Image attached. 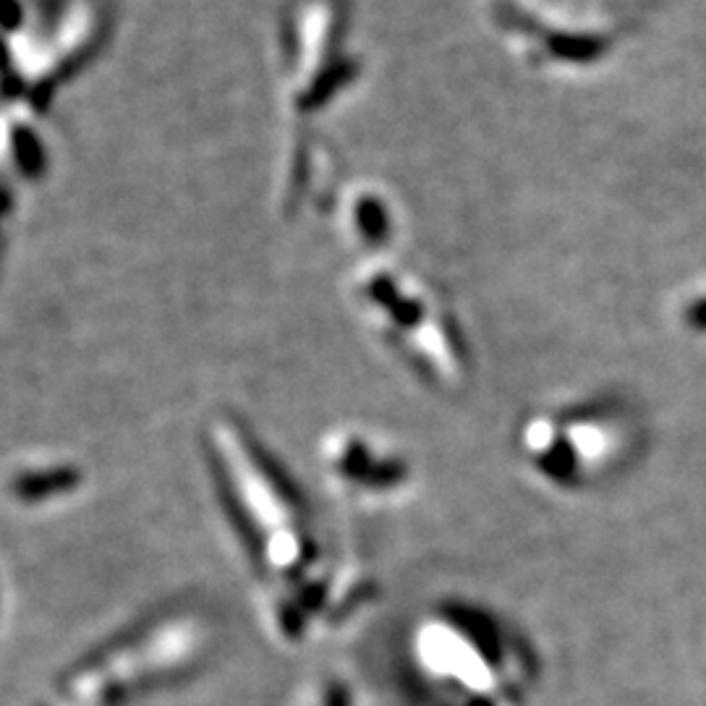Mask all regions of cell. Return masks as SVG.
<instances>
[{
    "label": "cell",
    "instance_id": "cell-1",
    "mask_svg": "<svg viewBox=\"0 0 706 706\" xmlns=\"http://www.w3.org/2000/svg\"><path fill=\"white\" fill-rule=\"evenodd\" d=\"M202 450L217 502L262 586L296 581L325 562L304 492L236 414H215Z\"/></svg>",
    "mask_w": 706,
    "mask_h": 706
},
{
    "label": "cell",
    "instance_id": "cell-2",
    "mask_svg": "<svg viewBox=\"0 0 706 706\" xmlns=\"http://www.w3.org/2000/svg\"><path fill=\"white\" fill-rule=\"evenodd\" d=\"M409 651L434 706H529L537 678L529 644L484 607H432L411 630Z\"/></svg>",
    "mask_w": 706,
    "mask_h": 706
},
{
    "label": "cell",
    "instance_id": "cell-3",
    "mask_svg": "<svg viewBox=\"0 0 706 706\" xmlns=\"http://www.w3.org/2000/svg\"><path fill=\"white\" fill-rule=\"evenodd\" d=\"M353 310L405 370L434 393H461L474 372L469 335L453 304L422 273L390 257L353 269Z\"/></svg>",
    "mask_w": 706,
    "mask_h": 706
},
{
    "label": "cell",
    "instance_id": "cell-4",
    "mask_svg": "<svg viewBox=\"0 0 706 706\" xmlns=\"http://www.w3.org/2000/svg\"><path fill=\"white\" fill-rule=\"evenodd\" d=\"M651 0H599L589 6L545 0H487L484 17L518 63L547 77L602 69L641 32Z\"/></svg>",
    "mask_w": 706,
    "mask_h": 706
},
{
    "label": "cell",
    "instance_id": "cell-5",
    "mask_svg": "<svg viewBox=\"0 0 706 706\" xmlns=\"http://www.w3.org/2000/svg\"><path fill=\"white\" fill-rule=\"evenodd\" d=\"M641 442L628 403L589 398L531 411L516 430V450L537 479L560 492L591 490L634 461Z\"/></svg>",
    "mask_w": 706,
    "mask_h": 706
},
{
    "label": "cell",
    "instance_id": "cell-6",
    "mask_svg": "<svg viewBox=\"0 0 706 706\" xmlns=\"http://www.w3.org/2000/svg\"><path fill=\"white\" fill-rule=\"evenodd\" d=\"M209 630L192 612H168L124 630L63 680L71 706H124L134 696L186 678L205 657Z\"/></svg>",
    "mask_w": 706,
    "mask_h": 706
},
{
    "label": "cell",
    "instance_id": "cell-7",
    "mask_svg": "<svg viewBox=\"0 0 706 706\" xmlns=\"http://www.w3.org/2000/svg\"><path fill=\"white\" fill-rule=\"evenodd\" d=\"M285 108L293 121L317 118L364 77V58L351 50L343 0H304L283 37Z\"/></svg>",
    "mask_w": 706,
    "mask_h": 706
},
{
    "label": "cell",
    "instance_id": "cell-8",
    "mask_svg": "<svg viewBox=\"0 0 706 706\" xmlns=\"http://www.w3.org/2000/svg\"><path fill=\"white\" fill-rule=\"evenodd\" d=\"M325 482L337 498L362 508L405 500L416 487V465L409 453L382 432L337 426L320 445Z\"/></svg>",
    "mask_w": 706,
    "mask_h": 706
},
{
    "label": "cell",
    "instance_id": "cell-9",
    "mask_svg": "<svg viewBox=\"0 0 706 706\" xmlns=\"http://www.w3.org/2000/svg\"><path fill=\"white\" fill-rule=\"evenodd\" d=\"M87 487L85 465L69 455H21L0 477V494L6 506L21 513H48L66 508Z\"/></svg>",
    "mask_w": 706,
    "mask_h": 706
},
{
    "label": "cell",
    "instance_id": "cell-10",
    "mask_svg": "<svg viewBox=\"0 0 706 706\" xmlns=\"http://www.w3.org/2000/svg\"><path fill=\"white\" fill-rule=\"evenodd\" d=\"M341 231L345 242L364 257H388V249L401 231V215L380 186L356 184L343 194Z\"/></svg>",
    "mask_w": 706,
    "mask_h": 706
},
{
    "label": "cell",
    "instance_id": "cell-11",
    "mask_svg": "<svg viewBox=\"0 0 706 706\" xmlns=\"http://www.w3.org/2000/svg\"><path fill=\"white\" fill-rule=\"evenodd\" d=\"M673 320L683 335L706 341V277L678 293L673 304Z\"/></svg>",
    "mask_w": 706,
    "mask_h": 706
},
{
    "label": "cell",
    "instance_id": "cell-12",
    "mask_svg": "<svg viewBox=\"0 0 706 706\" xmlns=\"http://www.w3.org/2000/svg\"><path fill=\"white\" fill-rule=\"evenodd\" d=\"M302 706H356L351 688L337 678H322L304 694Z\"/></svg>",
    "mask_w": 706,
    "mask_h": 706
},
{
    "label": "cell",
    "instance_id": "cell-13",
    "mask_svg": "<svg viewBox=\"0 0 706 706\" xmlns=\"http://www.w3.org/2000/svg\"><path fill=\"white\" fill-rule=\"evenodd\" d=\"M0 615H3V589H0Z\"/></svg>",
    "mask_w": 706,
    "mask_h": 706
}]
</instances>
